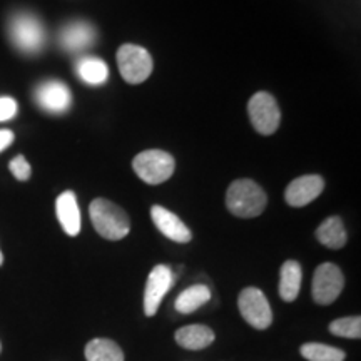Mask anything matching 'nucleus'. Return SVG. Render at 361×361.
Returning a JSON list of instances; mask_svg holds the SVG:
<instances>
[{
  "mask_svg": "<svg viewBox=\"0 0 361 361\" xmlns=\"http://www.w3.org/2000/svg\"><path fill=\"white\" fill-rule=\"evenodd\" d=\"M8 37L20 52L35 56L42 52L47 34L37 16L30 12H17L8 20Z\"/></svg>",
  "mask_w": 361,
  "mask_h": 361,
  "instance_id": "nucleus-1",
  "label": "nucleus"
},
{
  "mask_svg": "<svg viewBox=\"0 0 361 361\" xmlns=\"http://www.w3.org/2000/svg\"><path fill=\"white\" fill-rule=\"evenodd\" d=\"M90 221L96 231L109 241H119L130 231L129 216L121 206L114 204L109 200H94L89 207Z\"/></svg>",
  "mask_w": 361,
  "mask_h": 361,
  "instance_id": "nucleus-2",
  "label": "nucleus"
},
{
  "mask_svg": "<svg viewBox=\"0 0 361 361\" xmlns=\"http://www.w3.org/2000/svg\"><path fill=\"white\" fill-rule=\"evenodd\" d=\"M266 202V192L251 179L234 180L226 192V206L238 218H256L264 211Z\"/></svg>",
  "mask_w": 361,
  "mask_h": 361,
  "instance_id": "nucleus-3",
  "label": "nucleus"
},
{
  "mask_svg": "<svg viewBox=\"0 0 361 361\" xmlns=\"http://www.w3.org/2000/svg\"><path fill=\"white\" fill-rule=\"evenodd\" d=\"M117 66L126 82L141 84L151 75L154 62H152L151 54L144 47L124 44L117 51Z\"/></svg>",
  "mask_w": 361,
  "mask_h": 361,
  "instance_id": "nucleus-4",
  "label": "nucleus"
},
{
  "mask_svg": "<svg viewBox=\"0 0 361 361\" xmlns=\"http://www.w3.org/2000/svg\"><path fill=\"white\" fill-rule=\"evenodd\" d=\"M133 168L144 183L161 184L173 176L176 162L169 152L151 149V151H144L134 157Z\"/></svg>",
  "mask_w": 361,
  "mask_h": 361,
  "instance_id": "nucleus-5",
  "label": "nucleus"
},
{
  "mask_svg": "<svg viewBox=\"0 0 361 361\" xmlns=\"http://www.w3.org/2000/svg\"><path fill=\"white\" fill-rule=\"evenodd\" d=\"M345 288V276L335 263H323L316 268L313 274L311 296L314 303L328 306L335 303Z\"/></svg>",
  "mask_w": 361,
  "mask_h": 361,
  "instance_id": "nucleus-6",
  "label": "nucleus"
},
{
  "mask_svg": "<svg viewBox=\"0 0 361 361\" xmlns=\"http://www.w3.org/2000/svg\"><path fill=\"white\" fill-rule=\"evenodd\" d=\"M238 306L243 319L252 328L268 329L273 323V311L268 298L258 288H245L239 293Z\"/></svg>",
  "mask_w": 361,
  "mask_h": 361,
  "instance_id": "nucleus-7",
  "label": "nucleus"
},
{
  "mask_svg": "<svg viewBox=\"0 0 361 361\" xmlns=\"http://www.w3.org/2000/svg\"><path fill=\"white\" fill-rule=\"evenodd\" d=\"M247 112H250L251 124L259 134L269 135L278 130L281 112H279L276 99L269 92L255 94L247 104Z\"/></svg>",
  "mask_w": 361,
  "mask_h": 361,
  "instance_id": "nucleus-8",
  "label": "nucleus"
},
{
  "mask_svg": "<svg viewBox=\"0 0 361 361\" xmlns=\"http://www.w3.org/2000/svg\"><path fill=\"white\" fill-rule=\"evenodd\" d=\"M174 283V274L169 266L157 264L154 269L149 273L146 290H144V313L146 316H154L159 306L168 295Z\"/></svg>",
  "mask_w": 361,
  "mask_h": 361,
  "instance_id": "nucleus-9",
  "label": "nucleus"
},
{
  "mask_svg": "<svg viewBox=\"0 0 361 361\" xmlns=\"http://www.w3.org/2000/svg\"><path fill=\"white\" fill-rule=\"evenodd\" d=\"M34 97L40 109L51 112V114H64L72 106L71 90L61 80H45L39 84Z\"/></svg>",
  "mask_w": 361,
  "mask_h": 361,
  "instance_id": "nucleus-10",
  "label": "nucleus"
},
{
  "mask_svg": "<svg viewBox=\"0 0 361 361\" xmlns=\"http://www.w3.org/2000/svg\"><path fill=\"white\" fill-rule=\"evenodd\" d=\"M96 27L85 20L69 22L59 32V44L67 52H82L96 42Z\"/></svg>",
  "mask_w": 361,
  "mask_h": 361,
  "instance_id": "nucleus-11",
  "label": "nucleus"
},
{
  "mask_svg": "<svg viewBox=\"0 0 361 361\" xmlns=\"http://www.w3.org/2000/svg\"><path fill=\"white\" fill-rule=\"evenodd\" d=\"M324 189V180L322 176L310 174L296 178L284 192V200L293 207H303L314 201Z\"/></svg>",
  "mask_w": 361,
  "mask_h": 361,
  "instance_id": "nucleus-12",
  "label": "nucleus"
},
{
  "mask_svg": "<svg viewBox=\"0 0 361 361\" xmlns=\"http://www.w3.org/2000/svg\"><path fill=\"white\" fill-rule=\"evenodd\" d=\"M151 218L152 223L166 238L176 243H189L192 239L191 229L180 221L174 213L162 206L151 207Z\"/></svg>",
  "mask_w": 361,
  "mask_h": 361,
  "instance_id": "nucleus-13",
  "label": "nucleus"
},
{
  "mask_svg": "<svg viewBox=\"0 0 361 361\" xmlns=\"http://www.w3.org/2000/svg\"><path fill=\"white\" fill-rule=\"evenodd\" d=\"M56 211L62 229L69 236H78L80 233V211L75 194L72 191L62 192L56 201Z\"/></svg>",
  "mask_w": 361,
  "mask_h": 361,
  "instance_id": "nucleus-14",
  "label": "nucleus"
},
{
  "mask_svg": "<svg viewBox=\"0 0 361 361\" xmlns=\"http://www.w3.org/2000/svg\"><path fill=\"white\" fill-rule=\"evenodd\" d=\"M214 331L206 324H188L176 331V343L184 350H204L214 341Z\"/></svg>",
  "mask_w": 361,
  "mask_h": 361,
  "instance_id": "nucleus-15",
  "label": "nucleus"
},
{
  "mask_svg": "<svg viewBox=\"0 0 361 361\" xmlns=\"http://www.w3.org/2000/svg\"><path fill=\"white\" fill-rule=\"evenodd\" d=\"M303 283V271L298 261H284L279 273V296L286 303L295 301Z\"/></svg>",
  "mask_w": 361,
  "mask_h": 361,
  "instance_id": "nucleus-16",
  "label": "nucleus"
},
{
  "mask_svg": "<svg viewBox=\"0 0 361 361\" xmlns=\"http://www.w3.org/2000/svg\"><path fill=\"white\" fill-rule=\"evenodd\" d=\"M316 239L322 243L323 246L329 247V250H341L346 245V229L343 224L341 218L338 216H331V218L324 219L319 228L316 229Z\"/></svg>",
  "mask_w": 361,
  "mask_h": 361,
  "instance_id": "nucleus-17",
  "label": "nucleus"
},
{
  "mask_svg": "<svg viewBox=\"0 0 361 361\" xmlns=\"http://www.w3.org/2000/svg\"><path fill=\"white\" fill-rule=\"evenodd\" d=\"M79 79L89 85H101L109 78V67L99 57H80L75 64Z\"/></svg>",
  "mask_w": 361,
  "mask_h": 361,
  "instance_id": "nucleus-18",
  "label": "nucleus"
},
{
  "mask_svg": "<svg viewBox=\"0 0 361 361\" xmlns=\"http://www.w3.org/2000/svg\"><path fill=\"white\" fill-rule=\"evenodd\" d=\"M211 300V291L206 284H194L184 290L180 295L176 298V311L180 314H191L201 306H204Z\"/></svg>",
  "mask_w": 361,
  "mask_h": 361,
  "instance_id": "nucleus-19",
  "label": "nucleus"
},
{
  "mask_svg": "<svg viewBox=\"0 0 361 361\" xmlns=\"http://www.w3.org/2000/svg\"><path fill=\"white\" fill-rule=\"evenodd\" d=\"M87 361H124V353L116 341L107 338H94L84 350Z\"/></svg>",
  "mask_w": 361,
  "mask_h": 361,
  "instance_id": "nucleus-20",
  "label": "nucleus"
},
{
  "mask_svg": "<svg viewBox=\"0 0 361 361\" xmlns=\"http://www.w3.org/2000/svg\"><path fill=\"white\" fill-rule=\"evenodd\" d=\"M300 353L308 361H345L346 358L345 351L323 343H305L300 346Z\"/></svg>",
  "mask_w": 361,
  "mask_h": 361,
  "instance_id": "nucleus-21",
  "label": "nucleus"
},
{
  "mask_svg": "<svg viewBox=\"0 0 361 361\" xmlns=\"http://www.w3.org/2000/svg\"><path fill=\"white\" fill-rule=\"evenodd\" d=\"M329 333L335 336L360 340L361 338V318L360 316H345L329 323Z\"/></svg>",
  "mask_w": 361,
  "mask_h": 361,
  "instance_id": "nucleus-22",
  "label": "nucleus"
},
{
  "mask_svg": "<svg viewBox=\"0 0 361 361\" xmlns=\"http://www.w3.org/2000/svg\"><path fill=\"white\" fill-rule=\"evenodd\" d=\"M8 168H11L12 174L16 176L19 180H27L30 178V173H32V169H30V164L25 161L24 156H17L13 157L11 161V164H8Z\"/></svg>",
  "mask_w": 361,
  "mask_h": 361,
  "instance_id": "nucleus-23",
  "label": "nucleus"
},
{
  "mask_svg": "<svg viewBox=\"0 0 361 361\" xmlns=\"http://www.w3.org/2000/svg\"><path fill=\"white\" fill-rule=\"evenodd\" d=\"M17 111H19V107L12 97H0V123L13 119Z\"/></svg>",
  "mask_w": 361,
  "mask_h": 361,
  "instance_id": "nucleus-24",
  "label": "nucleus"
},
{
  "mask_svg": "<svg viewBox=\"0 0 361 361\" xmlns=\"http://www.w3.org/2000/svg\"><path fill=\"white\" fill-rule=\"evenodd\" d=\"M13 142V133L8 129H0V152Z\"/></svg>",
  "mask_w": 361,
  "mask_h": 361,
  "instance_id": "nucleus-25",
  "label": "nucleus"
},
{
  "mask_svg": "<svg viewBox=\"0 0 361 361\" xmlns=\"http://www.w3.org/2000/svg\"><path fill=\"white\" fill-rule=\"evenodd\" d=\"M2 263H4V255H2V251H0V266H2Z\"/></svg>",
  "mask_w": 361,
  "mask_h": 361,
  "instance_id": "nucleus-26",
  "label": "nucleus"
},
{
  "mask_svg": "<svg viewBox=\"0 0 361 361\" xmlns=\"http://www.w3.org/2000/svg\"><path fill=\"white\" fill-rule=\"evenodd\" d=\"M0 351H2V343H0Z\"/></svg>",
  "mask_w": 361,
  "mask_h": 361,
  "instance_id": "nucleus-27",
  "label": "nucleus"
}]
</instances>
